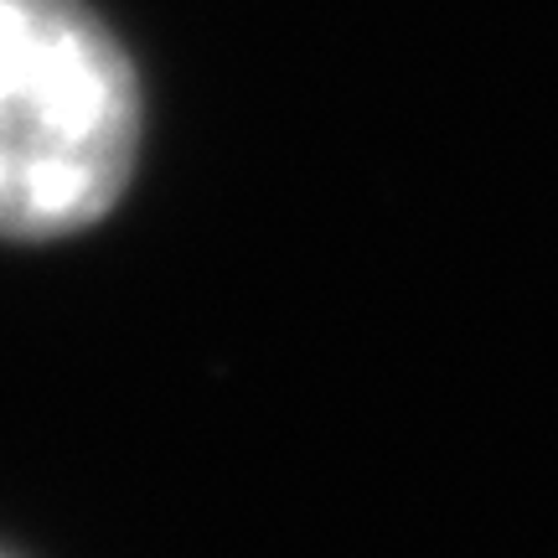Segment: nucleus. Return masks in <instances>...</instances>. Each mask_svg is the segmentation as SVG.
Listing matches in <instances>:
<instances>
[{
    "instance_id": "obj_1",
    "label": "nucleus",
    "mask_w": 558,
    "mask_h": 558,
    "mask_svg": "<svg viewBox=\"0 0 558 558\" xmlns=\"http://www.w3.org/2000/svg\"><path fill=\"white\" fill-rule=\"evenodd\" d=\"M140 88L83 0H0V239H62L120 202Z\"/></svg>"
}]
</instances>
